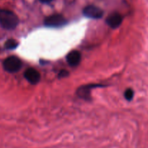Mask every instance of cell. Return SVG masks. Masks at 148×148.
<instances>
[{
  "instance_id": "cell-1",
  "label": "cell",
  "mask_w": 148,
  "mask_h": 148,
  "mask_svg": "<svg viewBox=\"0 0 148 148\" xmlns=\"http://www.w3.org/2000/svg\"><path fill=\"white\" fill-rule=\"evenodd\" d=\"M19 20L13 12L7 10H0V25L7 30H13L17 26Z\"/></svg>"
},
{
  "instance_id": "cell-2",
  "label": "cell",
  "mask_w": 148,
  "mask_h": 148,
  "mask_svg": "<svg viewBox=\"0 0 148 148\" xmlns=\"http://www.w3.org/2000/svg\"><path fill=\"white\" fill-rule=\"evenodd\" d=\"M3 66L7 72L14 73L20 70L22 66V62L20 59L16 56H10L4 61Z\"/></svg>"
},
{
  "instance_id": "cell-3",
  "label": "cell",
  "mask_w": 148,
  "mask_h": 148,
  "mask_svg": "<svg viewBox=\"0 0 148 148\" xmlns=\"http://www.w3.org/2000/svg\"><path fill=\"white\" fill-rule=\"evenodd\" d=\"M66 23V19L61 14H53L44 20V24L48 27H61Z\"/></svg>"
},
{
  "instance_id": "cell-4",
  "label": "cell",
  "mask_w": 148,
  "mask_h": 148,
  "mask_svg": "<svg viewBox=\"0 0 148 148\" xmlns=\"http://www.w3.org/2000/svg\"><path fill=\"white\" fill-rule=\"evenodd\" d=\"M83 13L86 17L93 19L101 18L103 14V12L101 9L93 5H90L85 7L83 10Z\"/></svg>"
},
{
  "instance_id": "cell-5",
  "label": "cell",
  "mask_w": 148,
  "mask_h": 148,
  "mask_svg": "<svg viewBox=\"0 0 148 148\" xmlns=\"http://www.w3.org/2000/svg\"><path fill=\"white\" fill-rule=\"evenodd\" d=\"M25 77L30 83L36 85L40 80V74L36 69L30 68L25 72Z\"/></svg>"
},
{
  "instance_id": "cell-6",
  "label": "cell",
  "mask_w": 148,
  "mask_h": 148,
  "mask_svg": "<svg viewBox=\"0 0 148 148\" xmlns=\"http://www.w3.org/2000/svg\"><path fill=\"white\" fill-rule=\"evenodd\" d=\"M121 22H122V17L121 14L117 12H114L110 14L109 17L106 20L107 24L112 28L118 27L121 24Z\"/></svg>"
},
{
  "instance_id": "cell-7",
  "label": "cell",
  "mask_w": 148,
  "mask_h": 148,
  "mask_svg": "<svg viewBox=\"0 0 148 148\" xmlns=\"http://www.w3.org/2000/svg\"><path fill=\"white\" fill-rule=\"evenodd\" d=\"M67 62L71 66H77L81 60V55L77 51H73L67 55Z\"/></svg>"
},
{
  "instance_id": "cell-8",
  "label": "cell",
  "mask_w": 148,
  "mask_h": 148,
  "mask_svg": "<svg viewBox=\"0 0 148 148\" xmlns=\"http://www.w3.org/2000/svg\"><path fill=\"white\" fill-rule=\"evenodd\" d=\"M98 86V85H90V86H84L79 88L77 91V94L80 98H84L86 99L87 98H89L90 96V91L94 87Z\"/></svg>"
},
{
  "instance_id": "cell-9",
  "label": "cell",
  "mask_w": 148,
  "mask_h": 148,
  "mask_svg": "<svg viewBox=\"0 0 148 148\" xmlns=\"http://www.w3.org/2000/svg\"><path fill=\"white\" fill-rule=\"evenodd\" d=\"M17 46V43L13 39L8 40L5 43V47L7 49H14Z\"/></svg>"
},
{
  "instance_id": "cell-10",
  "label": "cell",
  "mask_w": 148,
  "mask_h": 148,
  "mask_svg": "<svg viewBox=\"0 0 148 148\" xmlns=\"http://www.w3.org/2000/svg\"><path fill=\"white\" fill-rule=\"evenodd\" d=\"M124 96H125V98L127 101H132L133 99V97H134V91H133V90L131 89V88L127 89L126 90L125 93H124Z\"/></svg>"
},
{
  "instance_id": "cell-11",
  "label": "cell",
  "mask_w": 148,
  "mask_h": 148,
  "mask_svg": "<svg viewBox=\"0 0 148 148\" xmlns=\"http://www.w3.org/2000/svg\"><path fill=\"white\" fill-rule=\"evenodd\" d=\"M68 74H69V73H68V72H66V71H65V70L61 71V72H59V78L64 77L67 76Z\"/></svg>"
},
{
  "instance_id": "cell-12",
  "label": "cell",
  "mask_w": 148,
  "mask_h": 148,
  "mask_svg": "<svg viewBox=\"0 0 148 148\" xmlns=\"http://www.w3.org/2000/svg\"><path fill=\"white\" fill-rule=\"evenodd\" d=\"M40 1L43 3H49L53 1V0H40Z\"/></svg>"
}]
</instances>
